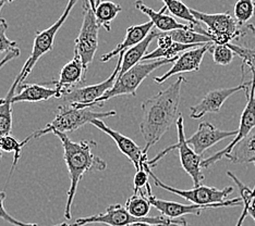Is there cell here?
<instances>
[{
  "label": "cell",
  "mask_w": 255,
  "mask_h": 226,
  "mask_svg": "<svg viewBox=\"0 0 255 226\" xmlns=\"http://www.w3.org/2000/svg\"><path fill=\"white\" fill-rule=\"evenodd\" d=\"M187 83L183 76H179L166 89L160 90L154 97L142 103V121L140 132L145 146L143 151L147 154L148 150L158 143L167 131L177 123L180 117L179 106L181 100L182 84Z\"/></svg>",
  "instance_id": "obj_1"
},
{
  "label": "cell",
  "mask_w": 255,
  "mask_h": 226,
  "mask_svg": "<svg viewBox=\"0 0 255 226\" xmlns=\"http://www.w3.org/2000/svg\"><path fill=\"white\" fill-rule=\"evenodd\" d=\"M60 139L63 147V158L68 167L70 176V186L67 191V202L65 208V218L71 219V208L79 183L84 174L90 171H104L107 169V163L100 156L93 152V148L97 144L93 141H82L79 143L72 142L65 133L53 132Z\"/></svg>",
  "instance_id": "obj_2"
},
{
  "label": "cell",
  "mask_w": 255,
  "mask_h": 226,
  "mask_svg": "<svg viewBox=\"0 0 255 226\" xmlns=\"http://www.w3.org/2000/svg\"><path fill=\"white\" fill-rule=\"evenodd\" d=\"M177 58H173V59H158V60H152V61H145V62H140L135 67L130 69L129 71L126 73L121 74L118 76L117 80L114 85V87L109 91H107L105 95L101 97L100 99H97L95 102H93L88 108L98 106L102 107L103 103L112 99L114 97L118 96H136V90L142 82L145 79L148 75L154 72L156 69H158L163 66L169 65V63H175Z\"/></svg>",
  "instance_id": "obj_3"
},
{
  "label": "cell",
  "mask_w": 255,
  "mask_h": 226,
  "mask_svg": "<svg viewBox=\"0 0 255 226\" xmlns=\"http://www.w3.org/2000/svg\"><path fill=\"white\" fill-rule=\"evenodd\" d=\"M117 115L116 111L107 112H95L90 108H77L74 106L70 107H59L56 113L55 119L46 125L44 129H40L33 133V138H39L48 133H53L55 131L60 133L74 132L85 124H91L94 120H103L105 118H110Z\"/></svg>",
  "instance_id": "obj_4"
},
{
  "label": "cell",
  "mask_w": 255,
  "mask_h": 226,
  "mask_svg": "<svg viewBox=\"0 0 255 226\" xmlns=\"http://www.w3.org/2000/svg\"><path fill=\"white\" fill-rule=\"evenodd\" d=\"M176 125L178 134L177 144L164 149L163 151H160L157 154V156H155L154 159L148 160V165L150 167H154L155 164L168 152H170L173 149H178L182 169L189 174L191 178H192L194 187H198L201 185L203 179H204V175L202 174V155L196 153L193 148L187 143V138H185L184 134V121L182 115L179 117Z\"/></svg>",
  "instance_id": "obj_5"
},
{
  "label": "cell",
  "mask_w": 255,
  "mask_h": 226,
  "mask_svg": "<svg viewBox=\"0 0 255 226\" xmlns=\"http://www.w3.org/2000/svg\"><path fill=\"white\" fill-rule=\"evenodd\" d=\"M191 13L199 22L206 25V31L210 34L213 43L216 45H228L234 39L241 37L248 33L230 13H203L198 10L191 9Z\"/></svg>",
  "instance_id": "obj_6"
},
{
  "label": "cell",
  "mask_w": 255,
  "mask_h": 226,
  "mask_svg": "<svg viewBox=\"0 0 255 226\" xmlns=\"http://www.w3.org/2000/svg\"><path fill=\"white\" fill-rule=\"evenodd\" d=\"M179 219L170 220L165 217H147L143 219H138L132 217L131 214L127 211L125 206L117 204V205H110L106 211L104 213H98L95 216L86 217V218H80L75 221L71 226H85L88 224H104L107 226H129L133 223L137 222H147L150 224H161L168 226L172 223H177Z\"/></svg>",
  "instance_id": "obj_7"
},
{
  "label": "cell",
  "mask_w": 255,
  "mask_h": 226,
  "mask_svg": "<svg viewBox=\"0 0 255 226\" xmlns=\"http://www.w3.org/2000/svg\"><path fill=\"white\" fill-rule=\"evenodd\" d=\"M78 1L79 0H68L67 7L59 19H58L50 27L36 33V36L34 38L32 54L30 57H28L27 61L24 63V66H23L20 72L22 75L21 84H23L25 78L30 75L33 68L36 66V63L40 58L54 49V43H55L57 33L60 30V27L63 25V23L66 22V20L69 17V14H70L75 3Z\"/></svg>",
  "instance_id": "obj_8"
},
{
  "label": "cell",
  "mask_w": 255,
  "mask_h": 226,
  "mask_svg": "<svg viewBox=\"0 0 255 226\" xmlns=\"http://www.w3.org/2000/svg\"><path fill=\"white\" fill-rule=\"evenodd\" d=\"M145 169L148 172L149 176L153 178L155 185L157 187L165 189L169 193H172L175 195H178L182 197L185 200H189L194 205H200V206H211V205H217V204H223V202L227 201V197L233 193L234 187L227 186L224 189H218L215 187H210V186H204V185H200L198 187H193L192 189L188 190H182L178 189L175 187H171L169 185H167L160 181L158 177H156L155 174L150 170V166L148 165V161L145 163Z\"/></svg>",
  "instance_id": "obj_9"
},
{
  "label": "cell",
  "mask_w": 255,
  "mask_h": 226,
  "mask_svg": "<svg viewBox=\"0 0 255 226\" xmlns=\"http://www.w3.org/2000/svg\"><path fill=\"white\" fill-rule=\"evenodd\" d=\"M100 28L101 26L96 21L94 11L90 7L89 2L83 0V22L78 37L75 39L74 52L79 55L86 70L94 60L98 49Z\"/></svg>",
  "instance_id": "obj_10"
},
{
  "label": "cell",
  "mask_w": 255,
  "mask_h": 226,
  "mask_svg": "<svg viewBox=\"0 0 255 226\" xmlns=\"http://www.w3.org/2000/svg\"><path fill=\"white\" fill-rule=\"evenodd\" d=\"M246 92H247L248 102L241 114L239 129L237 130L238 135L233 139V142H231L227 147L224 148L223 150H220V151L216 152L215 154L208 156L206 159H203L202 161L203 169L210 167L211 165L215 164L217 161L222 160L223 158H226V155L231 152V150L234 149L236 145L239 143L241 139L245 138L253 129H255V79L253 76H252L251 82L247 86Z\"/></svg>",
  "instance_id": "obj_11"
},
{
  "label": "cell",
  "mask_w": 255,
  "mask_h": 226,
  "mask_svg": "<svg viewBox=\"0 0 255 226\" xmlns=\"http://www.w3.org/2000/svg\"><path fill=\"white\" fill-rule=\"evenodd\" d=\"M123 59L124 54H120L114 72L104 82L84 87H75V88L62 97L63 100L70 103V106H74L77 108H88L90 104L100 99L101 97H103L107 91L113 88L116 80H117L119 76L121 66H123Z\"/></svg>",
  "instance_id": "obj_12"
},
{
  "label": "cell",
  "mask_w": 255,
  "mask_h": 226,
  "mask_svg": "<svg viewBox=\"0 0 255 226\" xmlns=\"http://www.w3.org/2000/svg\"><path fill=\"white\" fill-rule=\"evenodd\" d=\"M148 198L150 201V205L157 209V210L161 213V216L170 220L180 219L181 217L188 216V214L200 216L203 211L208 210V209H215L220 207H236V206L243 205L241 197L240 198L229 199L227 201L223 202V204L211 205V206H200V205H194V204L184 205V204H180V202L161 200V199L156 198L154 195L148 196Z\"/></svg>",
  "instance_id": "obj_13"
},
{
  "label": "cell",
  "mask_w": 255,
  "mask_h": 226,
  "mask_svg": "<svg viewBox=\"0 0 255 226\" xmlns=\"http://www.w3.org/2000/svg\"><path fill=\"white\" fill-rule=\"evenodd\" d=\"M248 84L249 83L245 82V79H242V83L239 86L217 88L208 91L199 103L190 108V118L198 120L204 117L207 113H218L226 100L236 92L246 90Z\"/></svg>",
  "instance_id": "obj_14"
},
{
  "label": "cell",
  "mask_w": 255,
  "mask_h": 226,
  "mask_svg": "<svg viewBox=\"0 0 255 226\" xmlns=\"http://www.w3.org/2000/svg\"><path fill=\"white\" fill-rule=\"evenodd\" d=\"M91 124L94 125L98 130H101L114 139L121 153H124L132 162L136 172L144 169V164L148 161L147 154L144 153L143 149L140 146H137L131 138L123 135L117 131L110 129L109 126L104 123L103 120H94Z\"/></svg>",
  "instance_id": "obj_15"
},
{
  "label": "cell",
  "mask_w": 255,
  "mask_h": 226,
  "mask_svg": "<svg viewBox=\"0 0 255 226\" xmlns=\"http://www.w3.org/2000/svg\"><path fill=\"white\" fill-rule=\"evenodd\" d=\"M238 131H222L208 122H202L199 125V129L190 138L187 139V143L193 148L194 151L203 155L206 150L212 148L219 142L228 137H236Z\"/></svg>",
  "instance_id": "obj_16"
},
{
  "label": "cell",
  "mask_w": 255,
  "mask_h": 226,
  "mask_svg": "<svg viewBox=\"0 0 255 226\" xmlns=\"http://www.w3.org/2000/svg\"><path fill=\"white\" fill-rule=\"evenodd\" d=\"M86 72H88V70L84 68L82 60H81L79 55L74 52L73 59L69 61L61 69L59 78L57 80H51L49 83H46V85L54 84L55 88L58 91L57 98H62L69 91L75 88V87L84 83Z\"/></svg>",
  "instance_id": "obj_17"
},
{
  "label": "cell",
  "mask_w": 255,
  "mask_h": 226,
  "mask_svg": "<svg viewBox=\"0 0 255 226\" xmlns=\"http://www.w3.org/2000/svg\"><path fill=\"white\" fill-rule=\"evenodd\" d=\"M135 9H137L138 11H141L144 14H146L149 17V21H152L154 23V26L157 28L158 31L164 32V33H168V32H172L176 30H187V28H196L199 31V33L206 35V36L210 37V34L203 28V26L201 24H192V23H188V24H182V23H179L175 17L166 14L167 12V8L164 7L160 9V11L156 12V11L152 8L147 7V5L144 3L142 0H136L134 3Z\"/></svg>",
  "instance_id": "obj_18"
},
{
  "label": "cell",
  "mask_w": 255,
  "mask_h": 226,
  "mask_svg": "<svg viewBox=\"0 0 255 226\" xmlns=\"http://www.w3.org/2000/svg\"><path fill=\"white\" fill-rule=\"evenodd\" d=\"M213 44L214 43L206 44L204 46H201V47H196L184 51L181 56L178 57V59L173 63V66L170 70H168V71L161 75V76L154 77V80L157 84H163L168 78L173 76V75L199 71L203 58H204L207 51H210Z\"/></svg>",
  "instance_id": "obj_19"
},
{
  "label": "cell",
  "mask_w": 255,
  "mask_h": 226,
  "mask_svg": "<svg viewBox=\"0 0 255 226\" xmlns=\"http://www.w3.org/2000/svg\"><path fill=\"white\" fill-rule=\"evenodd\" d=\"M153 27L155 26L152 21L143 23V24L140 25H132L130 27H128L125 39L114 50L102 56L101 61L108 62L112 60L114 57L119 56L120 54H124L125 51L132 48L133 46L140 44L148 36V34L153 31Z\"/></svg>",
  "instance_id": "obj_20"
},
{
  "label": "cell",
  "mask_w": 255,
  "mask_h": 226,
  "mask_svg": "<svg viewBox=\"0 0 255 226\" xmlns=\"http://www.w3.org/2000/svg\"><path fill=\"white\" fill-rule=\"evenodd\" d=\"M20 91L12 98V103L16 102H39L46 101L50 98H57L56 88H49L45 85L38 84H20Z\"/></svg>",
  "instance_id": "obj_21"
},
{
  "label": "cell",
  "mask_w": 255,
  "mask_h": 226,
  "mask_svg": "<svg viewBox=\"0 0 255 226\" xmlns=\"http://www.w3.org/2000/svg\"><path fill=\"white\" fill-rule=\"evenodd\" d=\"M21 78L22 75L19 73L13 84L11 85L7 95L0 99V137L10 135L11 130H12V98L15 95L16 88L21 84Z\"/></svg>",
  "instance_id": "obj_22"
},
{
  "label": "cell",
  "mask_w": 255,
  "mask_h": 226,
  "mask_svg": "<svg viewBox=\"0 0 255 226\" xmlns=\"http://www.w3.org/2000/svg\"><path fill=\"white\" fill-rule=\"evenodd\" d=\"M160 31H152L148 36L141 42L140 44H137L135 46H133L132 48L128 49L127 51L124 52V59H123V66H121V70L119 75L126 73L127 71H129L130 69L133 67H135L138 63L142 62V59L147 54V48L149 47L150 43L153 42L154 39L157 38L159 36Z\"/></svg>",
  "instance_id": "obj_23"
},
{
  "label": "cell",
  "mask_w": 255,
  "mask_h": 226,
  "mask_svg": "<svg viewBox=\"0 0 255 226\" xmlns=\"http://www.w3.org/2000/svg\"><path fill=\"white\" fill-rule=\"evenodd\" d=\"M226 158L233 163H253L255 160V129L241 139Z\"/></svg>",
  "instance_id": "obj_24"
},
{
  "label": "cell",
  "mask_w": 255,
  "mask_h": 226,
  "mask_svg": "<svg viewBox=\"0 0 255 226\" xmlns=\"http://www.w3.org/2000/svg\"><path fill=\"white\" fill-rule=\"evenodd\" d=\"M121 5L109 0H96V8L94 14L98 25L105 28L107 32L112 30V23L121 12Z\"/></svg>",
  "instance_id": "obj_25"
},
{
  "label": "cell",
  "mask_w": 255,
  "mask_h": 226,
  "mask_svg": "<svg viewBox=\"0 0 255 226\" xmlns=\"http://www.w3.org/2000/svg\"><path fill=\"white\" fill-rule=\"evenodd\" d=\"M125 207L132 217L143 219L147 218V214L152 205H150L147 194L144 193L141 189L137 193H133L130 198L127 200Z\"/></svg>",
  "instance_id": "obj_26"
},
{
  "label": "cell",
  "mask_w": 255,
  "mask_h": 226,
  "mask_svg": "<svg viewBox=\"0 0 255 226\" xmlns=\"http://www.w3.org/2000/svg\"><path fill=\"white\" fill-rule=\"evenodd\" d=\"M33 138V135H30L28 136L25 141L23 142H18L16 139L11 136V135H8V136H1L0 137V159H1V152H12L13 153V161H12V166H11V170H10V175H9V179L10 177L12 176L13 174V171L16 167V165H18V162H19V159L21 156V151L23 147L25 146V145L31 141V139ZM8 179V181H9Z\"/></svg>",
  "instance_id": "obj_27"
},
{
  "label": "cell",
  "mask_w": 255,
  "mask_h": 226,
  "mask_svg": "<svg viewBox=\"0 0 255 226\" xmlns=\"http://www.w3.org/2000/svg\"><path fill=\"white\" fill-rule=\"evenodd\" d=\"M173 42L182 45H206L213 43L211 37L199 33L196 28H187V30H176L168 32Z\"/></svg>",
  "instance_id": "obj_28"
},
{
  "label": "cell",
  "mask_w": 255,
  "mask_h": 226,
  "mask_svg": "<svg viewBox=\"0 0 255 226\" xmlns=\"http://www.w3.org/2000/svg\"><path fill=\"white\" fill-rule=\"evenodd\" d=\"M227 175L230 178H233V181L237 184L238 189H239V193H240V197L243 202V206L247 207L249 216H251V218L255 222V187L251 189L248 186H246V185L243 184L233 172L228 171Z\"/></svg>",
  "instance_id": "obj_29"
},
{
  "label": "cell",
  "mask_w": 255,
  "mask_h": 226,
  "mask_svg": "<svg viewBox=\"0 0 255 226\" xmlns=\"http://www.w3.org/2000/svg\"><path fill=\"white\" fill-rule=\"evenodd\" d=\"M160 1L164 2L167 10L176 17L185 20L188 23H192V24H201V22L196 20L191 13L190 8H188L182 1H177V0H160Z\"/></svg>",
  "instance_id": "obj_30"
},
{
  "label": "cell",
  "mask_w": 255,
  "mask_h": 226,
  "mask_svg": "<svg viewBox=\"0 0 255 226\" xmlns=\"http://www.w3.org/2000/svg\"><path fill=\"white\" fill-rule=\"evenodd\" d=\"M255 15V1L254 0H238L235 5V19L245 25Z\"/></svg>",
  "instance_id": "obj_31"
},
{
  "label": "cell",
  "mask_w": 255,
  "mask_h": 226,
  "mask_svg": "<svg viewBox=\"0 0 255 226\" xmlns=\"http://www.w3.org/2000/svg\"><path fill=\"white\" fill-rule=\"evenodd\" d=\"M210 51L213 55L214 62L218 66H228L235 58V52L229 48L228 45L213 44Z\"/></svg>",
  "instance_id": "obj_32"
},
{
  "label": "cell",
  "mask_w": 255,
  "mask_h": 226,
  "mask_svg": "<svg viewBox=\"0 0 255 226\" xmlns=\"http://www.w3.org/2000/svg\"><path fill=\"white\" fill-rule=\"evenodd\" d=\"M229 48L235 52V55L239 56L242 59V63H245L251 70L252 76L255 79V49L246 48L242 46H238L235 44H228Z\"/></svg>",
  "instance_id": "obj_33"
},
{
  "label": "cell",
  "mask_w": 255,
  "mask_h": 226,
  "mask_svg": "<svg viewBox=\"0 0 255 226\" xmlns=\"http://www.w3.org/2000/svg\"><path fill=\"white\" fill-rule=\"evenodd\" d=\"M8 30V23L4 19L0 20V54L1 52H10V51H14L19 49V46L16 44V42H13V40H10L7 35H5V32Z\"/></svg>",
  "instance_id": "obj_34"
},
{
  "label": "cell",
  "mask_w": 255,
  "mask_h": 226,
  "mask_svg": "<svg viewBox=\"0 0 255 226\" xmlns=\"http://www.w3.org/2000/svg\"><path fill=\"white\" fill-rule=\"evenodd\" d=\"M4 200H5V193L4 191H0V219L13 226H38V224L36 223L22 222L13 218L12 216H10L8 211L4 209Z\"/></svg>",
  "instance_id": "obj_35"
},
{
  "label": "cell",
  "mask_w": 255,
  "mask_h": 226,
  "mask_svg": "<svg viewBox=\"0 0 255 226\" xmlns=\"http://www.w3.org/2000/svg\"><path fill=\"white\" fill-rule=\"evenodd\" d=\"M145 165V164H144ZM148 176L149 174L146 171L145 166H144V169L137 171L134 179H133V183H134V188H133V193H137L138 190H141L143 187L146 188L147 191V196H152V188H150V185L148 183Z\"/></svg>",
  "instance_id": "obj_36"
},
{
  "label": "cell",
  "mask_w": 255,
  "mask_h": 226,
  "mask_svg": "<svg viewBox=\"0 0 255 226\" xmlns=\"http://www.w3.org/2000/svg\"><path fill=\"white\" fill-rule=\"evenodd\" d=\"M20 56V49H18V50H14V51H10V52H8L7 55H5L1 60H0V69H1L5 63H8L9 61H11L12 59H14V58H16V57H19Z\"/></svg>",
  "instance_id": "obj_37"
},
{
  "label": "cell",
  "mask_w": 255,
  "mask_h": 226,
  "mask_svg": "<svg viewBox=\"0 0 255 226\" xmlns=\"http://www.w3.org/2000/svg\"><path fill=\"white\" fill-rule=\"evenodd\" d=\"M248 209H247V207H245L243 206V210H242V213H241V216H240V218H239V220H238V223H237V225L236 226H242L243 225V223H245V220L247 219V216H248Z\"/></svg>",
  "instance_id": "obj_38"
},
{
  "label": "cell",
  "mask_w": 255,
  "mask_h": 226,
  "mask_svg": "<svg viewBox=\"0 0 255 226\" xmlns=\"http://www.w3.org/2000/svg\"><path fill=\"white\" fill-rule=\"evenodd\" d=\"M129 226H165V225H161V224H150L147 222H137V223H133Z\"/></svg>",
  "instance_id": "obj_39"
},
{
  "label": "cell",
  "mask_w": 255,
  "mask_h": 226,
  "mask_svg": "<svg viewBox=\"0 0 255 226\" xmlns=\"http://www.w3.org/2000/svg\"><path fill=\"white\" fill-rule=\"evenodd\" d=\"M168 226H188V224L184 219H179V221L177 223H172Z\"/></svg>",
  "instance_id": "obj_40"
},
{
  "label": "cell",
  "mask_w": 255,
  "mask_h": 226,
  "mask_svg": "<svg viewBox=\"0 0 255 226\" xmlns=\"http://www.w3.org/2000/svg\"><path fill=\"white\" fill-rule=\"evenodd\" d=\"M13 0H0V12H1V9L3 8V5L5 4V3H8V2H12ZM0 20H1V17H0Z\"/></svg>",
  "instance_id": "obj_41"
},
{
  "label": "cell",
  "mask_w": 255,
  "mask_h": 226,
  "mask_svg": "<svg viewBox=\"0 0 255 226\" xmlns=\"http://www.w3.org/2000/svg\"><path fill=\"white\" fill-rule=\"evenodd\" d=\"M85 1L89 2L90 7L93 9V11L95 10V8H96V0H85Z\"/></svg>",
  "instance_id": "obj_42"
},
{
  "label": "cell",
  "mask_w": 255,
  "mask_h": 226,
  "mask_svg": "<svg viewBox=\"0 0 255 226\" xmlns=\"http://www.w3.org/2000/svg\"><path fill=\"white\" fill-rule=\"evenodd\" d=\"M54 226H71V224H68L66 222H62L60 224H57V225H54Z\"/></svg>",
  "instance_id": "obj_43"
},
{
  "label": "cell",
  "mask_w": 255,
  "mask_h": 226,
  "mask_svg": "<svg viewBox=\"0 0 255 226\" xmlns=\"http://www.w3.org/2000/svg\"><path fill=\"white\" fill-rule=\"evenodd\" d=\"M253 164H254V165H255V160H254V161H253Z\"/></svg>",
  "instance_id": "obj_44"
},
{
  "label": "cell",
  "mask_w": 255,
  "mask_h": 226,
  "mask_svg": "<svg viewBox=\"0 0 255 226\" xmlns=\"http://www.w3.org/2000/svg\"><path fill=\"white\" fill-rule=\"evenodd\" d=\"M177 1H181V0H177Z\"/></svg>",
  "instance_id": "obj_45"
},
{
  "label": "cell",
  "mask_w": 255,
  "mask_h": 226,
  "mask_svg": "<svg viewBox=\"0 0 255 226\" xmlns=\"http://www.w3.org/2000/svg\"><path fill=\"white\" fill-rule=\"evenodd\" d=\"M105 226H107V225H105Z\"/></svg>",
  "instance_id": "obj_46"
}]
</instances>
